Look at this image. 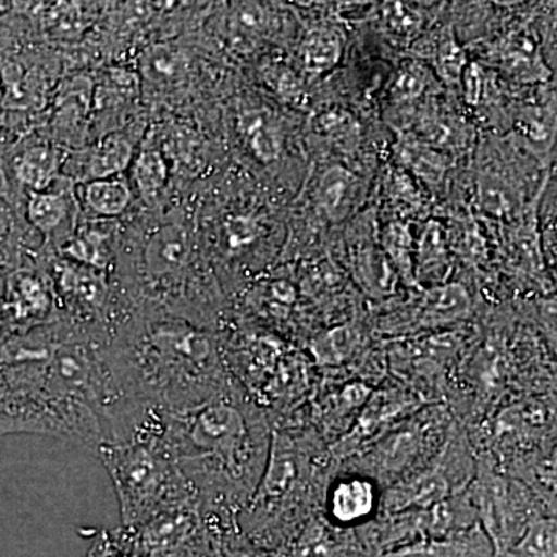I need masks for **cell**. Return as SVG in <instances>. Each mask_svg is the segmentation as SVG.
Here are the masks:
<instances>
[{
    "label": "cell",
    "instance_id": "6da1fadb",
    "mask_svg": "<svg viewBox=\"0 0 557 557\" xmlns=\"http://www.w3.org/2000/svg\"><path fill=\"white\" fill-rule=\"evenodd\" d=\"M109 338L64 318L2 338V435H49L95 454L135 437L148 413L116 384L106 354Z\"/></svg>",
    "mask_w": 557,
    "mask_h": 557
},
{
    "label": "cell",
    "instance_id": "7a4b0ae2",
    "mask_svg": "<svg viewBox=\"0 0 557 557\" xmlns=\"http://www.w3.org/2000/svg\"><path fill=\"white\" fill-rule=\"evenodd\" d=\"M273 421L236 380L214 398L163 417V440L214 525L239 523L269 461Z\"/></svg>",
    "mask_w": 557,
    "mask_h": 557
},
{
    "label": "cell",
    "instance_id": "3957f363",
    "mask_svg": "<svg viewBox=\"0 0 557 557\" xmlns=\"http://www.w3.org/2000/svg\"><path fill=\"white\" fill-rule=\"evenodd\" d=\"M106 354L124 397L160 416L197 408L234 381L218 332L156 307H135Z\"/></svg>",
    "mask_w": 557,
    "mask_h": 557
},
{
    "label": "cell",
    "instance_id": "277c9868",
    "mask_svg": "<svg viewBox=\"0 0 557 557\" xmlns=\"http://www.w3.org/2000/svg\"><path fill=\"white\" fill-rule=\"evenodd\" d=\"M338 463L309 423L273 426L269 461L239 525L260 547L281 553L324 507Z\"/></svg>",
    "mask_w": 557,
    "mask_h": 557
},
{
    "label": "cell",
    "instance_id": "5b68a950",
    "mask_svg": "<svg viewBox=\"0 0 557 557\" xmlns=\"http://www.w3.org/2000/svg\"><path fill=\"white\" fill-rule=\"evenodd\" d=\"M115 487L121 527L141 525L168 509L200 500L163 440V428L97 450Z\"/></svg>",
    "mask_w": 557,
    "mask_h": 557
},
{
    "label": "cell",
    "instance_id": "8992f818",
    "mask_svg": "<svg viewBox=\"0 0 557 557\" xmlns=\"http://www.w3.org/2000/svg\"><path fill=\"white\" fill-rule=\"evenodd\" d=\"M454 424L448 405L429 403L338 467L369 475L386 487L426 468L445 446Z\"/></svg>",
    "mask_w": 557,
    "mask_h": 557
},
{
    "label": "cell",
    "instance_id": "52a82bcc",
    "mask_svg": "<svg viewBox=\"0 0 557 557\" xmlns=\"http://www.w3.org/2000/svg\"><path fill=\"white\" fill-rule=\"evenodd\" d=\"M478 463L468 435L456 421L445 446L426 468L384 487L381 508L387 515H401L435 507L471 485Z\"/></svg>",
    "mask_w": 557,
    "mask_h": 557
},
{
    "label": "cell",
    "instance_id": "ba28073f",
    "mask_svg": "<svg viewBox=\"0 0 557 557\" xmlns=\"http://www.w3.org/2000/svg\"><path fill=\"white\" fill-rule=\"evenodd\" d=\"M468 332L446 329L438 332L398 336L386 343L387 364L399 383L413 388L428 403H442L446 381L468 347Z\"/></svg>",
    "mask_w": 557,
    "mask_h": 557
},
{
    "label": "cell",
    "instance_id": "9c48e42d",
    "mask_svg": "<svg viewBox=\"0 0 557 557\" xmlns=\"http://www.w3.org/2000/svg\"><path fill=\"white\" fill-rule=\"evenodd\" d=\"M112 533L129 557H215L214 530L205 518L200 500Z\"/></svg>",
    "mask_w": 557,
    "mask_h": 557
},
{
    "label": "cell",
    "instance_id": "30bf717a",
    "mask_svg": "<svg viewBox=\"0 0 557 557\" xmlns=\"http://www.w3.org/2000/svg\"><path fill=\"white\" fill-rule=\"evenodd\" d=\"M62 318L50 271L17 267L3 281L2 338L53 324Z\"/></svg>",
    "mask_w": 557,
    "mask_h": 557
},
{
    "label": "cell",
    "instance_id": "8fae6325",
    "mask_svg": "<svg viewBox=\"0 0 557 557\" xmlns=\"http://www.w3.org/2000/svg\"><path fill=\"white\" fill-rule=\"evenodd\" d=\"M429 405L413 388L395 381L380 384L361 409L354 426L343 437L330 443L329 449L336 463H343L372 445L388 429Z\"/></svg>",
    "mask_w": 557,
    "mask_h": 557
},
{
    "label": "cell",
    "instance_id": "7c38bea8",
    "mask_svg": "<svg viewBox=\"0 0 557 557\" xmlns=\"http://www.w3.org/2000/svg\"><path fill=\"white\" fill-rule=\"evenodd\" d=\"M416 298L405 313L383 327L387 336L438 332L467 322L474 314V299L461 282L448 281L413 292Z\"/></svg>",
    "mask_w": 557,
    "mask_h": 557
},
{
    "label": "cell",
    "instance_id": "4fadbf2b",
    "mask_svg": "<svg viewBox=\"0 0 557 557\" xmlns=\"http://www.w3.org/2000/svg\"><path fill=\"white\" fill-rule=\"evenodd\" d=\"M375 387L359 376L325 375L307 405L309 423L329 445L336 442L354 426Z\"/></svg>",
    "mask_w": 557,
    "mask_h": 557
},
{
    "label": "cell",
    "instance_id": "5bb4252c",
    "mask_svg": "<svg viewBox=\"0 0 557 557\" xmlns=\"http://www.w3.org/2000/svg\"><path fill=\"white\" fill-rule=\"evenodd\" d=\"M483 62L520 86H548L555 76L542 49L541 38L530 27L515 28L493 40L486 46Z\"/></svg>",
    "mask_w": 557,
    "mask_h": 557
},
{
    "label": "cell",
    "instance_id": "9a60e30c",
    "mask_svg": "<svg viewBox=\"0 0 557 557\" xmlns=\"http://www.w3.org/2000/svg\"><path fill=\"white\" fill-rule=\"evenodd\" d=\"M381 486L369 475L336 468L325 491L322 516L332 525L351 530L368 523L381 507Z\"/></svg>",
    "mask_w": 557,
    "mask_h": 557
},
{
    "label": "cell",
    "instance_id": "2e32d148",
    "mask_svg": "<svg viewBox=\"0 0 557 557\" xmlns=\"http://www.w3.org/2000/svg\"><path fill=\"white\" fill-rule=\"evenodd\" d=\"M348 269L355 284L372 300L394 298L403 285L401 277L392 265L380 244L376 220H368L366 228L359 230L348 242Z\"/></svg>",
    "mask_w": 557,
    "mask_h": 557
},
{
    "label": "cell",
    "instance_id": "e0dca14e",
    "mask_svg": "<svg viewBox=\"0 0 557 557\" xmlns=\"http://www.w3.org/2000/svg\"><path fill=\"white\" fill-rule=\"evenodd\" d=\"M403 126L397 132H410L429 145L445 150L453 157L465 156L474 145V132L468 121L453 110L443 108L434 97L428 98L416 109L403 115Z\"/></svg>",
    "mask_w": 557,
    "mask_h": 557
},
{
    "label": "cell",
    "instance_id": "ac0fdd59",
    "mask_svg": "<svg viewBox=\"0 0 557 557\" xmlns=\"http://www.w3.org/2000/svg\"><path fill=\"white\" fill-rule=\"evenodd\" d=\"M516 137L537 161L542 171L552 170L557 146V90L542 87L541 97L522 102L512 116Z\"/></svg>",
    "mask_w": 557,
    "mask_h": 557
},
{
    "label": "cell",
    "instance_id": "d6986e66",
    "mask_svg": "<svg viewBox=\"0 0 557 557\" xmlns=\"http://www.w3.org/2000/svg\"><path fill=\"white\" fill-rule=\"evenodd\" d=\"M368 335L358 322H343L310 336L307 354L322 372H341L364 357Z\"/></svg>",
    "mask_w": 557,
    "mask_h": 557
},
{
    "label": "cell",
    "instance_id": "ffe728a7",
    "mask_svg": "<svg viewBox=\"0 0 557 557\" xmlns=\"http://www.w3.org/2000/svg\"><path fill=\"white\" fill-rule=\"evenodd\" d=\"M395 163L429 188H437L448 177L456 157L429 145L410 132H398L394 146Z\"/></svg>",
    "mask_w": 557,
    "mask_h": 557
},
{
    "label": "cell",
    "instance_id": "44dd1931",
    "mask_svg": "<svg viewBox=\"0 0 557 557\" xmlns=\"http://www.w3.org/2000/svg\"><path fill=\"white\" fill-rule=\"evenodd\" d=\"M454 252L448 228L437 219H429L416 236V277L420 288L449 281Z\"/></svg>",
    "mask_w": 557,
    "mask_h": 557
},
{
    "label": "cell",
    "instance_id": "7402d4cb",
    "mask_svg": "<svg viewBox=\"0 0 557 557\" xmlns=\"http://www.w3.org/2000/svg\"><path fill=\"white\" fill-rule=\"evenodd\" d=\"M361 194V178L347 168L333 164L319 175L314 201L322 218L332 223H341L354 214Z\"/></svg>",
    "mask_w": 557,
    "mask_h": 557
},
{
    "label": "cell",
    "instance_id": "603a6c76",
    "mask_svg": "<svg viewBox=\"0 0 557 557\" xmlns=\"http://www.w3.org/2000/svg\"><path fill=\"white\" fill-rule=\"evenodd\" d=\"M33 228L46 237L60 251L62 245L75 233V211L67 194L51 188L32 193L27 208Z\"/></svg>",
    "mask_w": 557,
    "mask_h": 557
},
{
    "label": "cell",
    "instance_id": "cb8c5ba5",
    "mask_svg": "<svg viewBox=\"0 0 557 557\" xmlns=\"http://www.w3.org/2000/svg\"><path fill=\"white\" fill-rule=\"evenodd\" d=\"M443 9V0H383L380 5L384 27L403 42H416Z\"/></svg>",
    "mask_w": 557,
    "mask_h": 557
},
{
    "label": "cell",
    "instance_id": "d4e9b609",
    "mask_svg": "<svg viewBox=\"0 0 557 557\" xmlns=\"http://www.w3.org/2000/svg\"><path fill=\"white\" fill-rule=\"evenodd\" d=\"M418 60L428 62L440 84H443L446 89L460 91L461 78L469 60L467 49L457 39L453 25L438 28L429 38V50Z\"/></svg>",
    "mask_w": 557,
    "mask_h": 557
},
{
    "label": "cell",
    "instance_id": "484cf974",
    "mask_svg": "<svg viewBox=\"0 0 557 557\" xmlns=\"http://www.w3.org/2000/svg\"><path fill=\"white\" fill-rule=\"evenodd\" d=\"M440 81L428 62L410 58L401 62L397 72L392 76L387 87V100L394 110L410 112L428 98L434 97L432 90Z\"/></svg>",
    "mask_w": 557,
    "mask_h": 557
},
{
    "label": "cell",
    "instance_id": "4316f807",
    "mask_svg": "<svg viewBox=\"0 0 557 557\" xmlns=\"http://www.w3.org/2000/svg\"><path fill=\"white\" fill-rule=\"evenodd\" d=\"M536 194V193H534ZM522 199L518 188L512 186L508 178L494 172H483L479 175L475 186V203L478 209L486 218L498 220V222H512L522 214L528 201Z\"/></svg>",
    "mask_w": 557,
    "mask_h": 557
},
{
    "label": "cell",
    "instance_id": "83f0119b",
    "mask_svg": "<svg viewBox=\"0 0 557 557\" xmlns=\"http://www.w3.org/2000/svg\"><path fill=\"white\" fill-rule=\"evenodd\" d=\"M60 255L62 258L110 273L116 262L113 233L101 226H83L75 230L70 239L62 245Z\"/></svg>",
    "mask_w": 557,
    "mask_h": 557
},
{
    "label": "cell",
    "instance_id": "f1b7e54d",
    "mask_svg": "<svg viewBox=\"0 0 557 557\" xmlns=\"http://www.w3.org/2000/svg\"><path fill=\"white\" fill-rule=\"evenodd\" d=\"M380 244L395 267L403 285L410 292L421 289L416 277V236L412 223L405 219H395L380 228Z\"/></svg>",
    "mask_w": 557,
    "mask_h": 557
},
{
    "label": "cell",
    "instance_id": "f546056e",
    "mask_svg": "<svg viewBox=\"0 0 557 557\" xmlns=\"http://www.w3.org/2000/svg\"><path fill=\"white\" fill-rule=\"evenodd\" d=\"M132 163V146L121 135H108L94 148L83 153L79 177L84 183L90 180L116 177Z\"/></svg>",
    "mask_w": 557,
    "mask_h": 557
},
{
    "label": "cell",
    "instance_id": "4dcf8cb0",
    "mask_svg": "<svg viewBox=\"0 0 557 557\" xmlns=\"http://www.w3.org/2000/svg\"><path fill=\"white\" fill-rule=\"evenodd\" d=\"M60 150L51 146L40 145L25 150L16 160V175L22 185L40 193L51 188L57 183L62 166Z\"/></svg>",
    "mask_w": 557,
    "mask_h": 557
},
{
    "label": "cell",
    "instance_id": "1f68e13d",
    "mask_svg": "<svg viewBox=\"0 0 557 557\" xmlns=\"http://www.w3.org/2000/svg\"><path fill=\"white\" fill-rule=\"evenodd\" d=\"M132 190L126 180L108 177L84 183L83 201L91 214L100 219H115L129 208Z\"/></svg>",
    "mask_w": 557,
    "mask_h": 557
},
{
    "label": "cell",
    "instance_id": "d6a6232c",
    "mask_svg": "<svg viewBox=\"0 0 557 557\" xmlns=\"http://www.w3.org/2000/svg\"><path fill=\"white\" fill-rule=\"evenodd\" d=\"M519 471L508 474H522L531 493L557 504V442L518 460Z\"/></svg>",
    "mask_w": 557,
    "mask_h": 557
},
{
    "label": "cell",
    "instance_id": "836d02e7",
    "mask_svg": "<svg viewBox=\"0 0 557 557\" xmlns=\"http://www.w3.org/2000/svg\"><path fill=\"white\" fill-rule=\"evenodd\" d=\"M344 39L339 30L319 27L306 36L302 44L304 69L311 75H322L335 69L343 58Z\"/></svg>",
    "mask_w": 557,
    "mask_h": 557
},
{
    "label": "cell",
    "instance_id": "e575fe53",
    "mask_svg": "<svg viewBox=\"0 0 557 557\" xmlns=\"http://www.w3.org/2000/svg\"><path fill=\"white\" fill-rule=\"evenodd\" d=\"M502 557H557V516L531 520L522 536Z\"/></svg>",
    "mask_w": 557,
    "mask_h": 557
},
{
    "label": "cell",
    "instance_id": "d590c367",
    "mask_svg": "<svg viewBox=\"0 0 557 557\" xmlns=\"http://www.w3.org/2000/svg\"><path fill=\"white\" fill-rule=\"evenodd\" d=\"M311 127L319 137L330 139L341 149H351L357 146L359 135V124L355 116L346 109L333 108L325 109L311 119Z\"/></svg>",
    "mask_w": 557,
    "mask_h": 557
},
{
    "label": "cell",
    "instance_id": "8d00e7d4",
    "mask_svg": "<svg viewBox=\"0 0 557 557\" xmlns=\"http://www.w3.org/2000/svg\"><path fill=\"white\" fill-rule=\"evenodd\" d=\"M209 525L214 530L215 557H278L277 553L256 544L242 530L239 523H236V525L219 527L209 522Z\"/></svg>",
    "mask_w": 557,
    "mask_h": 557
},
{
    "label": "cell",
    "instance_id": "74e56055",
    "mask_svg": "<svg viewBox=\"0 0 557 557\" xmlns=\"http://www.w3.org/2000/svg\"><path fill=\"white\" fill-rule=\"evenodd\" d=\"M132 170H134L137 188L145 199H156L160 190L166 185V161H164L159 150L148 149L139 153Z\"/></svg>",
    "mask_w": 557,
    "mask_h": 557
},
{
    "label": "cell",
    "instance_id": "f35d334b",
    "mask_svg": "<svg viewBox=\"0 0 557 557\" xmlns=\"http://www.w3.org/2000/svg\"><path fill=\"white\" fill-rule=\"evenodd\" d=\"M496 70L483 61H469L461 78V97L469 108L479 109L490 101L496 90Z\"/></svg>",
    "mask_w": 557,
    "mask_h": 557
},
{
    "label": "cell",
    "instance_id": "ab89813d",
    "mask_svg": "<svg viewBox=\"0 0 557 557\" xmlns=\"http://www.w3.org/2000/svg\"><path fill=\"white\" fill-rule=\"evenodd\" d=\"M386 188L388 200L392 201L394 207L405 209V212H409V214L426 211L428 203L420 188L416 185V178L401 168L395 166V170L391 171Z\"/></svg>",
    "mask_w": 557,
    "mask_h": 557
},
{
    "label": "cell",
    "instance_id": "60d3db41",
    "mask_svg": "<svg viewBox=\"0 0 557 557\" xmlns=\"http://www.w3.org/2000/svg\"><path fill=\"white\" fill-rule=\"evenodd\" d=\"M249 141L256 156L263 161L276 160L284 149V135L281 127L274 121L262 119V116L249 127Z\"/></svg>",
    "mask_w": 557,
    "mask_h": 557
},
{
    "label": "cell",
    "instance_id": "b9f144b4",
    "mask_svg": "<svg viewBox=\"0 0 557 557\" xmlns=\"http://www.w3.org/2000/svg\"><path fill=\"white\" fill-rule=\"evenodd\" d=\"M381 557H458V548L446 541H421L388 549Z\"/></svg>",
    "mask_w": 557,
    "mask_h": 557
},
{
    "label": "cell",
    "instance_id": "7bdbcfd3",
    "mask_svg": "<svg viewBox=\"0 0 557 557\" xmlns=\"http://www.w3.org/2000/svg\"><path fill=\"white\" fill-rule=\"evenodd\" d=\"M84 557H129V555L121 547L112 531L100 530L95 533L90 548Z\"/></svg>",
    "mask_w": 557,
    "mask_h": 557
},
{
    "label": "cell",
    "instance_id": "ee69618b",
    "mask_svg": "<svg viewBox=\"0 0 557 557\" xmlns=\"http://www.w3.org/2000/svg\"><path fill=\"white\" fill-rule=\"evenodd\" d=\"M536 317L544 329L552 335H557V295H542L533 302Z\"/></svg>",
    "mask_w": 557,
    "mask_h": 557
},
{
    "label": "cell",
    "instance_id": "f6af8a7d",
    "mask_svg": "<svg viewBox=\"0 0 557 557\" xmlns=\"http://www.w3.org/2000/svg\"><path fill=\"white\" fill-rule=\"evenodd\" d=\"M547 252H545V258H547V262L549 263V270H552L553 277L557 282V222L553 225V228L549 230V234H547Z\"/></svg>",
    "mask_w": 557,
    "mask_h": 557
},
{
    "label": "cell",
    "instance_id": "bcb514c9",
    "mask_svg": "<svg viewBox=\"0 0 557 557\" xmlns=\"http://www.w3.org/2000/svg\"><path fill=\"white\" fill-rule=\"evenodd\" d=\"M482 2L487 3V5L496 7V9H518V7H522L527 0H482Z\"/></svg>",
    "mask_w": 557,
    "mask_h": 557
},
{
    "label": "cell",
    "instance_id": "7dc6e473",
    "mask_svg": "<svg viewBox=\"0 0 557 557\" xmlns=\"http://www.w3.org/2000/svg\"><path fill=\"white\" fill-rule=\"evenodd\" d=\"M376 3V0H338L341 9H368Z\"/></svg>",
    "mask_w": 557,
    "mask_h": 557
},
{
    "label": "cell",
    "instance_id": "c3c4849f",
    "mask_svg": "<svg viewBox=\"0 0 557 557\" xmlns=\"http://www.w3.org/2000/svg\"><path fill=\"white\" fill-rule=\"evenodd\" d=\"M446 2H448V0H443V5H446Z\"/></svg>",
    "mask_w": 557,
    "mask_h": 557
}]
</instances>
